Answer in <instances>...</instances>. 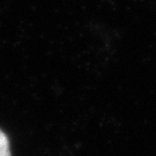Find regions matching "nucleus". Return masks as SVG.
I'll list each match as a JSON object with an SVG mask.
<instances>
[{
  "label": "nucleus",
  "instance_id": "f257e3e1",
  "mask_svg": "<svg viewBox=\"0 0 156 156\" xmlns=\"http://www.w3.org/2000/svg\"><path fill=\"white\" fill-rule=\"evenodd\" d=\"M0 156H11L9 141L1 129H0Z\"/></svg>",
  "mask_w": 156,
  "mask_h": 156
}]
</instances>
